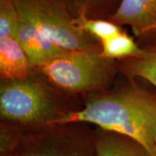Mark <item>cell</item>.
Returning <instances> with one entry per match:
<instances>
[{"instance_id": "8992f818", "label": "cell", "mask_w": 156, "mask_h": 156, "mask_svg": "<svg viewBox=\"0 0 156 156\" xmlns=\"http://www.w3.org/2000/svg\"><path fill=\"white\" fill-rule=\"evenodd\" d=\"M16 40L28 57L30 68L42 66L69 52L46 36L36 25L20 15Z\"/></svg>"}, {"instance_id": "52a82bcc", "label": "cell", "mask_w": 156, "mask_h": 156, "mask_svg": "<svg viewBox=\"0 0 156 156\" xmlns=\"http://www.w3.org/2000/svg\"><path fill=\"white\" fill-rule=\"evenodd\" d=\"M116 23L129 25L136 36L156 31V0H122L113 15Z\"/></svg>"}, {"instance_id": "7c38bea8", "label": "cell", "mask_w": 156, "mask_h": 156, "mask_svg": "<svg viewBox=\"0 0 156 156\" xmlns=\"http://www.w3.org/2000/svg\"><path fill=\"white\" fill-rule=\"evenodd\" d=\"M75 21L78 26L94 38L99 39L101 43L122 33L118 25L114 23L101 20L87 19L84 12L75 18Z\"/></svg>"}, {"instance_id": "7a4b0ae2", "label": "cell", "mask_w": 156, "mask_h": 156, "mask_svg": "<svg viewBox=\"0 0 156 156\" xmlns=\"http://www.w3.org/2000/svg\"><path fill=\"white\" fill-rule=\"evenodd\" d=\"M80 123L50 124L38 127H1V155L98 156L95 130L86 132Z\"/></svg>"}, {"instance_id": "30bf717a", "label": "cell", "mask_w": 156, "mask_h": 156, "mask_svg": "<svg viewBox=\"0 0 156 156\" xmlns=\"http://www.w3.org/2000/svg\"><path fill=\"white\" fill-rule=\"evenodd\" d=\"M126 73L132 77H140L156 87V48L143 50L136 57L128 60Z\"/></svg>"}, {"instance_id": "9c48e42d", "label": "cell", "mask_w": 156, "mask_h": 156, "mask_svg": "<svg viewBox=\"0 0 156 156\" xmlns=\"http://www.w3.org/2000/svg\"><path fill=\"white\" fill-rule=\"evenodd\" d=\"M98 156H152L139 142L123 134L96 127Z\"/></svg>"}, {"instance_id": "5b68a950", "label": "cell", "mask_w": 156, "mask_h": 156, "mask_svg": "<svg viewBox=\"0 0 156 156\" xmlns=\"http://www.w3.org/2000/svg\"><path fill=\"white\" fill-rule=\"evenodd\" d=\"M19 15L69 51H97L94 37L76 24L57 0H13Z\"/></svg>"}, {"instance_id": "6da1fadb", "label": "cell", "mask_w": 156, "mask_h": 156, "mask_svg": "<svg viewBox=\"0 0 156 156\" xmlns=\"http://www.w3.org/2000/svg\"><path fill=\"white\" fill-rule=\"evenodd\" d=\"M67 123L94 124L129 136L156 156V99L140 87L132 85L91 94L83 108L69 113L56 124Z\"/></svg>"}, {"instance_id": "5bb4252c", "label": "cell", "mask_w": 156, "mask_h": 156, "mask_svg": "<svg viewBox=\"0 0 156 156\" xmlns=\"http://www.w3.org/2000/svg\"><path fill=\"white\" fill-rule=\"evenodd\" d=\"M1 156H9V155H1Z\"/></svg>"}, {"instance_id": "8fae6325", "label": "cell", "mask_w": 156, "mask_h": 156, "mask_svg": "<svg viewBox=\"0 0 156 156\" xmlns=\"http://www.w3.org/2000/svg\"><path fill=\"white\" fill-rule=\"evenodd\" d=\"M143 50L138 47L133 39L126 34L120 33L102 42L101 55L111 58L136 57Z\"/></svg>"}, {"instance_id": "ba28073f", "label": "cell", "mask_w": 156, "mask_h": 156, "mask_svg": "<svg viewBox=\"0 0 156 156\" xmlns=\"http://www.w3.org/2000/svg\"><path fill=\"white\" fill-rule=\"evenodd\" d=\"M30 68L28 57L15 38L0 40V75L5 80L27 79Z\"/></svg>"}, {"instance_id": "3957f363", "label": "cell", "mask_w": 156, "mask_h": 156, "mask_svg": "<svg viewBox=\"0 0 156 156\" xmlns=\"http://www.w3.org/2000/svg\"><path fill=\"white\" fill-rule=\"evenodd\" d=\"M71 112L55 93L38 82L1 83L0 116L5 125L29 129L55 124Z\"/></svg>"}, {"instance_id": "277c9868", "label": "cell", "mask_w": 156, "mask_h": 156, "mask_svg": "<svg viewBox=\"0 0 156 156\" xmlns=\"http://www.w3.org/2000/svg\"><path fill=\"white\" fill-rule=\"evenodd\" d=\"M112 59L97 51H69L39 68L52 84L70 93L100 90L114 75Z\"/></svg>"}, {"instance_id": "4fadbf2b", "label": "cell", "mask_w": 156, "mask_h": 156, "mask_svg": "<svg viewBox=\"0 0 156 156\" xmlns=\"http://www.w3.org/2000/svg\"><path fill=\"white\" fill-rule=\"evenodd\" d=\"M20 15L13 0H0V40L16 39Z\"/></svg>"}]
</instances>
